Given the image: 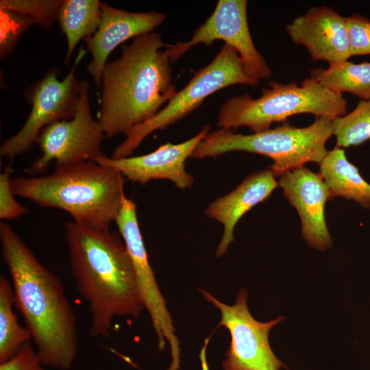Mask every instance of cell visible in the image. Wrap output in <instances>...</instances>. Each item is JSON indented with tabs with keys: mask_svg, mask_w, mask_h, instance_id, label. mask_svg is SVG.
I'll use <instances>...</instances> for the list:
<instances>
[{
	"mask_svg": "<svg viewBox=\"0 0 370 370\" xmlns=\"http://www.w3.org/2000/svg\"><path fill=\"white\" fill-rule=\"evenodd\" d=\"M3 260L40 362L68 370L78 348L77 319L60 280L47 269L7 223H0Z\"/></svg>",
	"mask_w": 370,
	"mask_h": 370,
	"instance_id": "6da1fadb",
	"label": "cell"
},
{
	"mask_svg": "<svg viewBox=\"0 0 370 370\" xmlns=\"http://www.w3.org/2000/svg\"><path fill=\"white\" fill-rule=\"evenodd\" d=\"M65 240L77 291L91 316L90 334L108 338L116 317H138L145 308L123 240L110 229L73 221L66 223Z\"/></svg>",
	"mask_w": 370,
	"mask_h": 370,
	"instance_id": "7a4b0ae2",
	"label": "cell"
},
{
	"mask_svg": "<svg viewBox=\"0 0 370 370\" xmlns=\"http://www.w3.org/2000/svg\"><path fill=\"white\" fill-rule=\"evenodd\" d=\"M161 33L133 38L107 62L101 79L98 121L106 138L127 132L158 113L176 94Z\"/></svg>",
	"mask_w": 370,
	"mask_h": 370,
	"instance_id": "3957f363",
	"label": "cell"
},
{
	"mask_svg": "<svg viewBox=\"0 0 370 370\" xmlns=\"http://www.w3.org/2000/svg\"><path fill=\"white\" fill-rule=\"evenodd\" d=\"M15 196L40 207L62 210L73 221L108 230L125 196V177L91 160L56 168L49 175L12 178Z\"/></svg>",
	"mask_w": 370,
	"mask_h": 370,
	"instance_id": "277c9868",
	"label": "cell"
},
{
	"mask_svg": "<svg viewBox=\"0 0 370 370\" xmlns=\"http://www.w3.org/2000/svg\"><path fill=\"white\" fill-rule=\"evenodd\" d=\"M332 135L333 119L326 117L317 118L304 127L284 121L275 128L249 134L219 128L205 136L191 158H216L233 151L257 153L273 160L269 169L278 179L306 163L319 164L328 152L325 144Z\"/></svg>",
	"mask_w": 370,
	"mask_h": 370,
	"instance_id": "5b68a950",
	"label": "cell"
},
{
	"mask_svg": "<svg viewBox=\"0 0 370 370\" xmlns=\"http://www.w3.org/2000/svg\"><path fill=\"white\" fill-rule=\"evenodd\" d=\"M269 85L256 99L245 94L225 101L219 110L218 127L233 130L245 126L252 132H259L270 129L273 123L286 121L297 114L334 119L347 113V102L343 94L326 89L311 77L300 85L295 82L273 81Z\"/></svg>",
	"mask_w": 370,
	"mask_h": 370,
	"instance_id": "8992f818",
	"label": "cell"
},
{
	"mask_svg": "<svg viewBox=\"0 0 370 370\" xmlns=\"http://www.w3.org/2000/svg\"><path fill=\"white\" fill-rule=\"evenodd\" d=\"M259 81L245 70L236 49L224 44L214 59L195 72L189 82L153 116L132 127L117 145L111 158L131 156L143 140L155 131L164 130L185 118L213 93L230 86H257Z\"/></svg>",
	"mask_w": 370,
	"mask_h": 370,
	"instance_id": "52a82bcc",
	"label": "cell"
},
{
	"mask_svg": "<svg viewBox=\"0 0 370 370\" xmlns=\"http://www.w3.org/2000/svg\"><path fill=\"white\" fill-rule=\"evenodd\" d=\"M80 84L73 118L53 123L40 132L36 143L41 156L24 170L30 176L45 172L52 162L58 168L85 160L93 161L103 155L101 146L106 136L99 121L91 112L89 84L83 79Z\"/></svg>",
	"mask_w": 370,
	"mask_h": 370,
	"instance_id": "ba28073f",
	"label": "cell"
},
{
	"mask_svg": "<svg viewBox=\"0 0 370 370\" xmlns=\"http://www.w3.org/2000/svg\"><path fill=\"white\" fill-rule=\"evenodd\" d=\"M87 51L80 48L75 63L63 79L58 78V69H53L30 88L27 96L32 104L29 116L18 132L1 145V158L12 160L26 153L37 142L43 128L73 118L81 86L75 72Z\"/></svg>",
	"mask_w": 370,
	"mask_h": 370,
	"instance_id": "9c48e42d",
	"label": "cell"
},
{
	"mask_svg": "<svg viewBox=\"0 0 370 370\" xmlns=\"http://www.w3.org/2000/svg\"><path fill=\"white\" fill-rule=\"evenodd\" d=\"M205 299L217 308L224 326L230 334V347L223 362L224 370H280L284 364L273 353L269 341L270 330L285 319L278 317L267 322L254 318L247 306L248 293L241 289L234 305H227L211 293L200 290Z\"/></svg>",
	"mask_w": 370,
	"mask_h": 370,
	"instance_id": "30bf717a",
	"label": "cell"
},
{
	"mask_svg": "<svg viewBox=\"0 0 370 370\" xmlns=\"http://www.w3.org/2000/svg\"><path fill=\"white\" fill-rule=\"evenodd\" d=\"M247 11V0H219L213 12L191 38L166 44L165 49L171 62L176 61L197 45L209 47L219 40L236 50L248 75L258 81L269 78L271 71L254 44Z\"/></svg>",
	"mask_w": 370,
	"mask_h": 370,
	"instance_id": "8fae6325",
	"label": "cell"
},
{
	"mask_svg": "<svg viewBox=\"0 0 370 370\" xmlns=\"http://www.w3.org/2000/svg\"><path fill=\"white\" fill-rule=\"evenodd\" d=\"M114 222L132 260L145 308L149 312L156 332L158 348L163 350L166 343H169L172 358L169 370H178L180 363V341L175 335L166 301L160 291L149 262L138 224L136 203L125 196Z\"/></svg>",
	"mask_w": 370,
	"mask_h": 370,
	"instance_id": "7c38bea8",
	"label": "cell"
},
{
	"mask_svg": "<svg viewBox=\"0 0 370 370\" xmlns=\"http://www.w3.org/2000/svg\"><path fill=\"white\" fill-rule=\"evenodd\" d=\"M204 125L190 139L177 144L166 143L153 151L141 156L114 159L103 155L93 161L112 168L132 182L145 185L151 180H166L181 189L190 188L195 179L186 171L185 163L199 143L210 132Z\"/></svg>",
	"mask_w": 370,
	"mask_h": 370,
	"instance_id": "4fadbf2b",
	"label": "cell"
},
{
	"mask_svg": "<svg viewBox=\"0 0 370 370\" xmlns=\"http://www.w3.org/2000/svg\"><path fill=\"white\" fill-rule=\"evenodd\" d=\"M278 182L299 214L302 238L315 249L328 250L332 239L326 225L325 206L331 196L319 173L302 166L283 173Z\"/></svg>",
	"mask_w": 370,
	"mask_h": 370,
	"instance_id": "5bb4252c",
	"label": "cell"
},
{
	"mask_svg": "<svg viewBox=\"0 0 370 370\" xmlns=\"http://www.w3.org/2000/svg\"><path fill=\"white\" fill-rule=\"evenodd\" d=\"M101 21L97 32L84 40L92 60L86 66L95 85L100 88L101 79L110 54L125 41L153 32L166 18L156 11L130 12L101 2Z\"/></svg>",
	"mask_w": 370,
	"mask_h": 370,
	"instance_id": "9a60e30c",
	"label": "cell"
},
{
	"mask_svg": "<svg viewBox=\"0 0 370 370\" xmlns=\"http://www.w3.org/2000/svg\"><path fill=\"white\" fill-rule=\"evenodd\" d=\"M291 40L304 46L314 61L329 64L350 57L345 17L331 8H310L286 27Z\"/></svg>",
	"mask_w": 370,
	"mask_h": 370,
	"instance_id": "2e32d148",
	"label": "cell"
},
{
	"mask_svg": "<svg viewBox=\"0 0 370 370\" xmlns=\"http://www.w3.org/2000/svg\"><path fill=\"white\" fill-rule=\"evenodd\" d=\"M269 169L248 175L229 193L219 197L207 206L206 215L223 227L216 249L217 257L223 256L234 240V230L240 219L257 204L265 201L279 186Z\"/></svg>",
	"mask_w": 370,
	"mask_h": 370,
	"instance_id": "e0dca14e",
	"label": "cell"
},
{
	"mask_svg": "<svg viewBox=\"0 0 370 370\" xmlns=\"http://www.w3.org/2000/svg\"><path fill=\"white\" fill-rule=\"evenodd\" d=\"M319 164V173L329 188L331 199L341 197L370 208V184L347 160L343 148L336 146L328 151Z\"/></svg>",
	"mask_w": 370,
	"mask_h": 370,
	"instance_id": "ac0fdd59",
	"label": "cell"
},
{
	"mask_svg": "<svg viewBox=\"0 0 370 370\" xmlns=\"http://www.w3.org/2000/svg\"><path fill=\"white\" fill-rule=\"evenodd\" d=\"M101 21L99 1L62 0L57 21L66 38L64 64L69 62L79 42L92 36L97 32Z\"/></svg>",
	"mask_w": 370,
	"mask_h": 370,
	"instance_id": "d6986e66",
	"label": "cell"
},
{
	"mask_svg": "<svg viewBox=\"0 0 370 370\" xmlns=\"http://www.w3.org/2000/svg\"><path fill=\"white\" fill-rule=\"evenodd\" d=\"M310 77L334 93L348 92L360 100H370V62L345 60L329 64L325 69H312Z\"/></svg>",
	"mask_w": 370,
	"mask_h": 370,
	"instance_id": "ffe728a7",
	"label": "cell"
},
{
	"mask_svg": "<svg viewBox=\"0 0 370 370\" xmlns=\"http://www.w3.org/2000/svg\"><path fill=\"white\" fill-rule=\"evenodd\" d=\"M14 293L12 283L0 276V363L14 356L30 342V334L18 322L14 312Z\"/></svg>",
	"mask_w": 370,
	"mask_h": 370,
	"instance_id": "44dd1931",
	"label": "cell"
},
{
	"mask_svg": "<svg viewBox=\"0 0 370 370\" xmlns=\"http://www.w3.org/2000/svg\"><path fill=\"white\" fill-rule=\"evenodd\" d=\"M333 135L340 148L370 140V100H360L352 112L333 119Z\"/></svg>",
	"mask_w": 370,
	"mask_h": 370,
	"instance_id": "7402d4cb",
	"label": "cell"
},
{
	"mask_svg": "<svg viewBox=\"0 0 370 370\" xmlns=\"http://www.w3.org/2000/svg\"><path fill=\"white\" fill-rule=\"evenodd\" d=\"M61 3L62 0H1L0 10L23 14L35 24L49 29L58 19Z\"/></svg>",
	"mask_w": 370,
	"mask_h": 370,
	"instance_id": "603a6c76",
	"label": "cell"
},
{
	"mask_svg": "<svg viewBox=\"0 0 370 370\" xmlns=\"http://www.w3.org/2000/svg\"><path fill=\"white\" fill-rule=\"evenodd\" d=\"M34 24V21L27 15L14 11L0 10L1 58L13 51L21 34Z\"/></svg>",
	"mask_w": 370,
	"mask_h": 370,
	"instance_id": "cb8c5ba5",
	"label": "cell"
},
{
	"mask_svg": "<svg viewBox=\"0 0 370 370\" xmlns=\"http://www.w3.org/2000/svg\"><path fill=\"white\" fill-rule=\"evenodd\" d=\"M351 57L370 55V19L358 14L345 17Z\"/></svg>",
	"mask_w": 370,
	"mask_h": 370,
	"instance_id": "d4e9b609",
	"label": "cell"
},
{
	"mask_svg": "<svg viewBox=\"0 0 370 370\" xmlns=\"http://www.w3.org/2000/svg\"><path fill=\"white\" fill-rule=\"evenodd\" d=\"M12 169L7 166L0 174V219L12 220L27 213L28 209L15 199L12 188Z\"/></svg>",
	"mask_w": 370,
	"mask_h": 370,
	"instance_id": "484cf974",
	"label": "cell"
},
{
	"mask_svg": "<svg viewBox=\"0 0 370 370\" xmlns=\"http://www.w3.org/2000/svg\"><path fill=\"white\" fill-rule=\"evenodd\" d=\"M42 365L29 342L14 356L0 363V370H45Z\"/></svg>",
	"mask_w": 370,
	"mask_h": 370,
	"instance_id": "4316f807",
	"label": "cell"
}]
</instances>
